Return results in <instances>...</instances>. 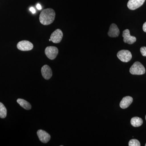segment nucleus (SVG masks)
Returning <instances> with one entry per match:
<instances>
[{"label": "nucleus", "mask_w": 146, "mask_h": 146, "mask_svg": "<svg viewBox=\"0 0 146 146\" xmlns=\"http://www.w3.org/2000/svg\"><path fill=\"white\" fill-rule=\"evenodd\" d=\"M55 13L52 9L48 8L42 11L39 15L40 23L44 25H48L54 21Z\"/></svg>", "instance_id": "obj_1"}, {"label": "nucleus", "mask_w": 146, "mask_h": 146, "mask_svg": "<svg viewBox=\"0 0 146 146\" xmlns=\"http://www.w3.org/2000/svg\"><path fill=\"white\" fill-rule=\"evenodd\" d=\"M129 72L131 74L141 75L145 73V69L143 65L138 61L135 62L129 69Z\"/></svg>", "instance_id": "obj_2"}, {"label": "nucleus", "mask_w": 146, "mask_h": 146, "mask_svg": "<svg viewBox=\"0 0 146 146\" xmlns=\"http://www.w3.org/2000/svg\"><path fill=\"white\" fill-rule=\"evenodd\" d=\"M117 56L121 61L125 63H127L130 61L132 58V54L128 50H121L117 54Z\"/></svg>", "instance_id": "obj_3"}, {"label": "nucleus", "mask_w": 146, "mask_h": 146, "mask_svg": "<svg viewBox=\"0 0 146 146\" xmlns=\"http://www.w3.org/2000/svg\"><path fill=\"white\" fill-rule=\"evenodd\" d=\"M45 53L48 58L54 60L58 54V50L55 46H48L45 49Z\"/></svg>", "instance_id": "obj_4"}, {"label": "nucleus", "mask_w": 146, "mask_h": 146, "mask_svg": "<svg viewBox=\"0 0 146 146\" xmlns=\"http://www.w3.org/2000/svg\"><path fill=\"white\" fill-rule=\"evenodd\" d=\"M17 47L18 50L23 51L31 50L33 48V45L31 42L27 40H23L18 42Z\"/></svg>", "instance_id": "obj_5"}, {"label": "nucleus", "mask_w": 146, "mask_h": 146, "mask_svg": "<svg viewBox=\"0 0 146 146\" xmlns=\"http://www.w3.org/2000/svg\"><path fill=\"white\" fill-rule=\"evenodd\" d=\"M63 33L61 30L59 29L56 30L51 35V41L54 43L57 44L60 43L63 38Z\"/></svg>", "instance_id": "obj_6"}, {"label": "nucleus", "mask_w": 146, "mask_h": 146, "mask_svg": "<svg viewBox=\"0 0 146 146\" xmlns=\"http://www.w3.org/2000/svg\"><path fill=\"white\" fill-rule=\"evenodd\" d=\"M122 36L125 43L132 44L136 42V38L135 36L130 35V32L128 29H126L123 31Z\"/></svg>", "instance_id": "obj_7"}, {"label": "nucleus", "mask_w": 146, "mask_h": 146, "mask_svg": "<svg viewBox=\"0 0 146 146\" xmlns=\"http://www.w3.org/2000/svg\"><path fill=\"white\" fill-rule=\"evenodd\" d=\"M145 0H129L127 3V7L131 10L137 9L143 4Z\"/></svg>", "instance_id": "obj_8"}, {"label": "nucleus", "mask_w": 146, "mask_h": 146, "mask_svg": "<svg viewBox=\"0 0 146 146\" xmlns=\"http://www.w3.org/2000/svg\"><path fill=\"white\" fill-rule=\"evenodd\" d=\"M37 135L39 140L44 143H48L50 139V134L42 129H39L37 131Z\"/></svg>", "instance_id": "obj_9"}, {"label": "nucleus", "mask_w": 146, "mask_h": 146, "mask_svg": "<svg viewBox=\"0 0 146 146\" xmlns=\"http://www.w3.org/2000/svg\"><path fill=\"white\" fill-rule=\"evenodd\" d=\"M41 72L43 77L46 80L50 79L52 76V71L48 65H44L43 66L41 69Z\"/></svg>", "instance_id": "obj_10"}, {"label": "nucleus", "mask_w": 146, "mask_h": 146, "mask_svg": "<svg viewBox=\"0 0 146 146\" xmlns=\"http://www.w3.org/2000/svg\"><path fill=\"white\" fill-rule=\"evenodd\" d=\"M120 31L115 24H112L110 27L108 32V36L111 37H117L119 36Z\"/></svg>", "instance_id": "obj_11"}, {"label": "nucleus", "mask_w": 146, "mask_h": 146, "mask_svg": "<svg viewBox=\"0 0 146 146\" xmlns=\"http://www.w3.org/2000/svg\"><path fill=\"white\" fill-rule=\"evenodd\" d=\"M133 100L132 97L130 96L124 97L120 102V107L122 109H125L127 108L132 103Z\"/></svg>", "instance_id": "obj_12"}, {"label": "nucleus", "mask_w": 146, "mask_h": 146, "mask_svg": "<svg viewBox=\"0 0 146 146\" xmlns=\"http://www.w3.org/2000/svg\"><path fill=\"white\" fill-rule=\"evenodd\" d=\"M17 103L24 109L29 110L31 108V106L29 103L27 101L22 99H18L17 100Z\"/></svg>", "instance_id": "obj_13"}, {"label": "nucleus", "mask_w": 146, "mask_h": 146, "mask_svg": "<svg viewBox=\"0 0 146 146\" xmlns=\"http://www.w3.org/2000/svg\"><path fill=\"white\" fill-rule=\"evenodd\" d=\"M143 123V120L138 117H134L131 120V124L134 127L141 126Z\"/></svg>", "instance_id": "obj_14"}, {"label": "nucleus", "mask_w": 146, "mask_h": 146, "mask_svg": "<svg viewBox=\"0 0 146 146\" xmlns=\"http://www.w3.org/2000/svg\"><path fill=\"white\" fill-rule=\"evenodd\" d=\"M7 114V110L5 106L0 102V118L4 119L5 118Z\"/></svg>", "instance_id": "obj_15"}, {"label": "nucleus", "mask_w": 146, "mask_h": 146, "mask_svg": "<svg viewBox=\"0 0 146 146\" xmlns=\"http://www.w3.org/2000/svg\"><path fill=\"white\" fill-rule=\"evenodd\" d=\"M129 146H140L141 144L140 142L137 139H133L131 140L129 142Z\"/></svg>", "instance_id": "obj_16"}, {"label": "nucleus", "mask_w": 146, "mask_h": 146, "mask_svg": "<svg viewBox=\"0 0 146 146\" xmlns=\"http://www.w3.org/2000/svg\"><path fill=\"white\" fill-rule=\"evenodd\" d=\"M140 51L143 56H146V47H141Z\"/></svg>", "instance_id": "obj_17"}, {"label": "nucleus", "mask_w": 146, "mask_h": 146, "mask_svg": "<svg viewBox=\"0 0 146 146\" xmlns=\"http://www.w3.org/2000/svg\"><path fill=\"white\" fill-rule=\"evenodd\" d=\"M30 11H31L32 13H33V14H34V13H35V12H36V10H35V9L34 8H33V7H31V8H30Z\"/></svg>", "instance_id": "obj_18"}, {"label": "nucleus", "mask_w": 146, "mask_h": 146, "mask_svg": "<svg viewBox=\"0 0 146 146\" xmlns=\"http://www.w3.org/2000/svg\"><path fill=\"white\" fill-rule=\"evenodd\" d=\"M143 30L144 32L146 33V22L144 24L143 27Z\"/></svg>", "instance_id": "obj_19"}, {"label": "nucleus", "mask_w": 146, "mask_h": 146, "mask_svg": "<svg viewBox=\"0 0 146 146\" xmlns=\"http://www.w3.org/2000/svg\"><path fill=\"white\" fill-rule=\"evenodd\" d=\"M36 7V8H37L38 10H41L42 9V6H41V5H40L39 4H37Z\"/></svg>", "instance_id": "obj_20"}, {"label": "nucleus", "mask_w": 146, "mask_h": 146, "mask_svg": "<svg viewBox=\"0 0 146 146\" xmlns=\"http://www.w3.org/2000/svg\"><path fill=\"white\" fill-rule=\"evenodd\" d=\"M49 41H51V39H49Z\"/></svg>", "instance_id": "obj_21"}, {"label": "nucleus", "mask_w": 146, "mask_h": 146, "mask_svg": "<svg viewBox=\"0 0 146 146\" xmlns=\"http://www.w3.org/2000/svg\"><path fill=\"white\" fill-rule=\"evenodd\" d=\"M145 119L146 120V116H145Z\"/></svg>", "instance_id": "obj_22"}, {"label": "nucleus", "mask_w": 146, "mask_h": 146, "mask_svg": "<svg viewBox=\"0 0 146 146\" xmlns=\"http://www.w3.org/2000/svg\"><path fill=\"white\" fill-rule=\"evenodd\" d=\"M145 146H146V143L145 144Z\"/></svg>", "instance_id": "obj_23"}]
</instances>
